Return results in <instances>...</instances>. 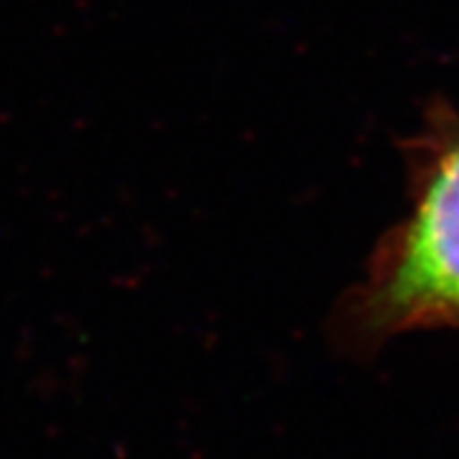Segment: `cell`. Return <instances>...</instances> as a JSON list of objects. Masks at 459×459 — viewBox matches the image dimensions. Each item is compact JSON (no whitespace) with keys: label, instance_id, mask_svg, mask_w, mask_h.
I'll return each mask as SVG.
<instances>
[{"label":"cell","instance_id":"1","mask_svg":"<svg viewBox=\"0 0 459 459\" xmlns=\"http://www.w3.org/2000/svg\"><path fill=\"white\" fill-rule=\"evenodd\" d=\"M459 325V131L431 156L409 217L385 238L347 309L360 342Z\"/></svg>","mask_w":459,"mask_h":459}]
</instances>
